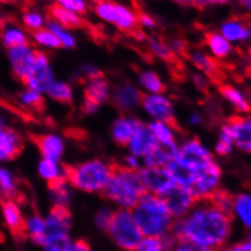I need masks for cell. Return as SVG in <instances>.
Masks as SVG:
<instances>
[{"instance_id": "cell-57", "label": "cell", "mask_w": 251, "mask_h": 251, "mask_svg": "<svg viewBox=\"0 0 251 251\" xmlns=\"http://www.w3.org/2000/svg\"><path fill=\"white\" fill-rule=\"evenodd\" d=\"M201 122V115L198 114H192L191 118H189V123H191V124H199Z\"/></svg>"}, {"instance_id": "cell-33", "label": "cell", "mask_w": 251, "mask_h": 251, "mask_svg": "<svg viewBox=\"0 0 251 251\" xmlns=\"http://www.w3.org/2000/svg\"><path fill=\"white\" fill-rule=\"evenodd\" d=\"M45 230V219H43L39 215H32L28 219H25V237L30 238L32 242L37 245H42L43 234Z\"/></svg>"}, {"instance_id": "cell-45", "label": "cell", "mask_w": 251, "mask_h": 251, "mask_svg": "<svg viewBox=\"0 0 251 251\" xmlns=\"http://www.w3.org/2000/svg\"><path fill=\"white\" fill-rule=\"evenodd\" d=\"M233 137L232 132H230L229 127L227 126V124H225L221 129V134H220L219 141L216 143V147H215V151L219 155H227L232 152L233 148Z\"/></svg>"}, {"instance_id": "cell-3", "label": "cell", "mask_w": 251, "mask_h": 251, "mask_svg": "<svg viewBox=\"0 0 251 251\" xmlns=\"http://www.w3.org/2000/svg\"><path fill=\"white\" fill-rule=\"evenodd\" d=\"M131 211L143 237H164L171 233L174 219L160 197L145 192Z\"/></svg>"}, {"instance_id": "cell-22", "label": "cell", "mask_w": 251, "mask_h": 251, "mask_svg": "<svg viewBox=\"0 0 251 251\" xmlns=\"http://www.w3.org/2000/svg\"><path fill=\"white\" fill-rule=\"evenodd\" d=\"M0 37H1L2 44L7 49L29 44L25 30L10 19H4V17L0 19Z\"/></svg>"}, {"instance_id": "cell-12", "label": "cell", "mask_w": 251, "mask_h": 251, "mask_svg": "<svg viewBox=\"0 0 251 251\" xmlns=\"http://www.w3.org/2000/svg\"><path fill=\"white\" fill-rule=\"evenodd\" d=\"M53 80L52 71L49 63V57L42 51H35V61L28 78L25 80V85L40 94L45 92L49 84Z\"/></svg>"}, {"instance_id": "cell-1", "label": "cell", "mask_w": 251, "mask_h": 251, "mask_svg": "<svg viewBox=\"0 0 251 251\" xmlns=\"http://www.w3.org/2000/svg\"><path fill=\"white\" fill-rule=\"evenodd\" d=\"M232 224L233 215L209 199H203L197 201L188 214L174 220L171 234L177 240H188L211 251H222L232 233Z\"/></svg>"}, {"instance_id": "cell-7", "label": "cell", "mask_w": 251, "mask_h": 251, "mask_svg": "<svg viewBox=\"0 0 251 251\" xmlns=\"http://www.w3.org/2000/svg\"><path fill=\"white\" fill-rule=\"evenodd\" d=\"M176 159L194 173L201 170L211 161H214L211 153L201 145L198 138H191L186 141L181 147H178Z\"/></svg>"}, {"instance_id": "cell-43", "label": "cell", "mask_w": 251, "mask_h": 251, "mask_svg": "<svg viewBox=\"0 0 251 251\" xmlns=\"http://www.w3.org/2000/svg\"><path fill=\"white\" fill-rule=\"evenodd\" d=\"M38 170H39L40 176H42L44 180L48 181L49 183L57 180V178H60L61 176H62V171H60V168H58L57 165V161L43 159L39 163Z\"/></svg>"}, {"instance_id": "cell-39", "label": "cell", "mask_w": 251, "mask_h": 251, "mask_svg": "<svg viewBox=\"0 0 251 251\" xmlns=\"http://www.w3.org/2000/svg\"><path fill=\"white\" fill-rule=\"evenodd\" d=\"M20 100L25 106L29 107L35 112H44L45 109V100L40 92L32 90V89H25L20 95Z\"/></svg>"}, {"instance_id": "cell-47", "label": "cell", "mask_w": 251, "mask_h": 251, "mask_svg": "<svg viewBox=\"0 0 251 251\" xmlns=\"http://www.w3.org/2000/svg\"><path fill=\"white\" fill-rule=\"evenodd\" d=\"M58 4L65 7V9L69 10V11L79 15V16L85 15L88 12L85 0H61V1H58Z\"/></svg>"}, {"instance_id": "cell-6", "label": "cell", "mask_w": 251, "mask_h": 251, "mask_svg": "<svg viewBox=\"0 0 251 251\" xmlns=\"http://www.w3.org/2000/svg\"><path fill=\"white\" fill-rule=\"evenodd\" d=\"M141 104L155 122L169 124L174 130L180 129L174 114L173 103L168 97L157 94H142Z\"/></svg>"}, {"instance_id": "cell-11", "label": "cell", "mask_w": 251, "mask_h": 251, "mask_svg": "<svg viewBox=\"0 0 251 251\" xmlns=\"http://www.w3.org/2000/svg\"><path fill=\"white\" fill-rule=\"evenodd\" d=\"M69 229H71V211L68 206L53 204L50 214L45 219V230L40 247H43V244L48 240L68 237Z\"/></svg>"}, {"instance_id": "cell-42", "label": "cell", "mask_w": 251, "mask_h": 251, "mask_svg": "<svg viewBox=\"0 0 251 251\" xmlns=\"http://www.w3.org/2000/svg\"><path fill=\"white\" fill-rule=\"evenodd\" d=\"M33 39L37 44L45 46V48L50 49H60L62 48L60 39L51 32L48 28H42V29L37 30L33 33Z\"/></svg>"}, {"instance_id": "cell-58", "label": "cell", "mask_w": 251, "mask_h": 251, "mask_svg": "<svg viewBox=\"0 0 251 251\" xmlns=\"http://www.w3.org/2000/svg\"><path fill=\"white\" fill-rule=\"evenodd\" d=\"M239 1V4L242 5L244 9H247L248 11L251 12V0H238Z\"/></svg>"}, {"instance_id": "cell-40", "label": "cell", "mask_w": 251, "mask_h": 251, "mask_svg": "<svg viewBox=\"0 0 251 251\" xmlns=\"http://www.w3.org/2000/svg\"><path fill=\"white\" fill-rule=\"evenodd\" d=\"M22 22L25 29L34 33L44 27L45 20L43 17V15L39 14V12L34 11V10L29 9V7H25L23 9Z\"/></svg>"}, {"instance_id": "cell-21", "label": "cell", "mask_w": 251, "mask_h": 251, "mask_svg": "<svg viewBox=\"0 0 251 251\" xmlns=\"http://www.w3.org/2000/svg\"><path fill=\"white\" fill-rule=\"evenodd\" d=\"M178 146L176 142L159 143L143 157L146 166H166L171 160L177 157Z\"/></svg>"}, {"instance_id": "cell-36", "label": "cell", "mask_w": 251, "mask_h": 251, "mask_svg": "<svg viewBox=\"0 0 251 251\" xmlns=\"http://www.w3.org/2000/svg\"><path fill=\"white\" fill-rule=\"evenodd\" d=\"M45 94L61 103H71L73 100V91H72L71 86L63 81L55 80V79L49 84Z\"/></svg>"}, {"instance_id": "cell-32", "label": "cell", "mask_w": 251, "mask_h": 251, "mask_svg": "<svg viewBox=\"0 0 251 251\" xmlns=\"http://www.w3.org/2000/svg\"><path fill=\"white\" fill-rule=\"evenodd\" d=\"M19 187L14 174L6 168L0 166V196L1 199L16 201L19 197Z\"/></svg>"}, {"instance_id": "cell-51", "label": "cell", "mask_w": 251, "mask_h": 251, "mask_svg": "<svg viewBox=\"0 0 251 251\" xmlns=\"http://www.w3.org/2000/svg\"><path fill=\"white\" fill-rule=\"evenodd\" d=\"M79 74H80V76H85L86 80L101 78V76H103L102 72L100 71L99 68L94 67V66H84V67L81 68V73H79Z\"/></svg>"}, {"instance_id": "cell-50", "label": "cell", "mask_w": 251, "mask_h": 251, "mask_svg": "<svg viewBox=\"0 0 251 251\" xmlns=\"http://www.w3.org/2000/svg\"><path fill=\"white\" fill-rule=\"evenodd\" d=\"M136 16H137V21L138 25H143V27H148V28H153L155 25V21L153 17H151L150 15L146 14L145 11H142L141 9L136 7Z\"/></svg>"}, {"instance_id": "cell-26", "label": "cell", "mask_w": 251, "mask_h": 251, "mask_svg": "<svg viewBox=\"0 0 251 251\" xmlns=\"http://www.w3.org/2000/svg\"><path fill=\"white\" fill-rule=\"evenodd\" d=\"M137 123L138 120L126 117H122L115 120L113 126H112V137L115 143L120 146L129 145L135 129H136Z\"/></svg>"}, {"instance_id": "cell-53", "label": "cell", "mask_w": 251, "mask_h": 251, "mask_svg": "<svg viewBox=\"0 0 251 251\" xmlns=\"http://www.w3.org/2000/svg\"><path fill=\"white\" fill-rule=\"evenodd\" d=\"M69 251H92V249L88 242L79 239V240H74V242H72Z\"/></svg>"}, {"instance_id": "cell-29", "label": "cell", "mask_w": 251, "mask_h": 251, "mask_svg": "<svg viewBox=\"0 0 251 251\" xmlns=\"http://www.w3.org/2000/svg\"><path fill=\"white\" fill-rule=\"evenodd\" d=\"M220 94L237 109L240 113H249L251 111V104L247 97L242 94L237 88L229 85V84H220Z\"/></svg>"}, {"instance_id": "cell-13", "label": "cell", "mask_w": 251, "mask_h": 251, "mask_svg": "<svg viewBox=\"0 0 251 251\" xmlns=\"http://www.w3.org/2000/svg\"><path fill=\"white\" fill-rule=\"evenodd\" d=\"M35 51L29 44L9 49V58L15 76L22 83L29 75L35 61Z\"/></svg>"}, {"instance_id": "cell-10", "label": "cell", "mask_w": 251, "mask_h": 251, "mask_svg": "<svg viewBox=\"0 0 251 251\" xmlns=\"http://www.w3.org/2000/svg\"><path fill=\"white\" fill-rule=\"evenodd\" d=\"M160 199L174 220H178L188 214L197 203L196 198L188 188L177 186V184L161 194Z\"/></svg>"}, {"instance_id": "cell-5", "label": "cell", "mask_w": 251, "mask_h": 251, "mask_svg": "<svg viewBox=\"0 0 251 251\" xmlns=\"http://www.w3.org/2000/svg\"><path fill=\"white\" fill-rule=\"evenodd\" d=\"M107 234L119 249L134 251L143 238L131 210L119 209L113 211Z\"/></svg>"}, {"instance_id": "cell-56", "label": "cell", "mask_w": 251, "mask_h": 251, "mask_svg": "<svg viewBox=\"0 0 251 251\" xmlns=\"http://www.w3.org/2000/svg\"><path fill=\"white\" fill-rule=\"evenodd\" d=\"M0 2L2 4H22L23 9H25V7H29L32 0H0Z\"/></svg>"}, {"instance_id": "cell-27", "label": "cell", "mask_w": 251, "mask_h": 251, "mask_svg": "<svg viewBox=\"0 0 251 251\" xmlns=\"http://www.w3.org/2000/svg\"><path fill=\"white\" fill-rule=\"evenodd\" d=\"M165 168L168 169L171 177L174 178V181H175V183L177 186L184 187V188L188 189L191 188L192 184L194 182V177H196V173L193 170L184 166L176 158L174 160H171Z\"/></svg>"}, {"instance_id": "cell-54", "label": "cell", "mask_w": 251, "mask_h": 251, "mask_svg": "<svg viewBox=\"0 0 251 251\" xmlns=\"http://www.w3.org/2000/svg\"><path fill=\"white\" fill-rule=\"evenodd\" d=\"M183 5H188V6H194L197 9H203L207 5L206 0H183Z\"/></svg>"}, {"instance_id": "cell-17", "label": "cell", "mask_w": 251, "mask_h": 251, "mask_svg": "<svg viewBox=\"0 0 251 251\" xmlns=\"http://www.w3.org/2000/svg\"><path fill=\"white\" fill-rule=\"evenodd\" d=\"M22 150L23 142L19 132L7 126L0 129V163L17 158Z\"/></svg>"}, {"instance_id": "cell-46", "label": "cell", "mask_w": 251, "mask_h": 251, "mask_svg": "<svg viewBox=\"0 0 251 251\" xmlns=\"http://www.w3.org/2000/svg\"><path fill=\"white\" fill-rule=\"evenodd\" d=\"M71 244L72 240L68 235V237H61L48 240L43 244L42 248L43 251H69Z\"/></svg>"}, {"instance_id": "cell-38", "label": "cell", "mask_w": 251, "mask_h": 251, "mask_svg": "<svg viewBox=\"0 0 251 251\" xmlns=\"http://www.w3.org/2000/svg\"><path fill=\"white\" fill-rule=\"evenodd\" d=\"M148 126H150L153 136L155 137V140H157L159 143L176 142L175 134H174L175 130H174L169 124H165V123L163 122H155L154 120V122L151 123Z\"/></svg>"}, {"instance_id": "cell-64", "label": "cell", "mask_w": 251, "mask_h": 251, "mask_svg": "<svg viewBox=\"0 0 251 251\" xmlns=\"http://www.w3.org/2000/svg\"><path fill=\"white\" fill-rule=\"evenodd\" d=\"M249 22H250V25H251V19H249Z\"/></svg>"}, {"instance_id": "cell-8", "label": "cell", "mask_w": 251, "mask_h": 251, "mask_svg": "<svg viewBox=\"0 0 251 251\" xmlns=\"http://www.w3.org/2000/svg\"><path fill=\"white\" fill-rule=\"evenodd\" d=\"M220 180H221V168L214 160L204 169L197 171L194 182L189 191L192 192L197 201H203L219 188Z\"/></svg>"}, {"instance_id": "cell-18", "label": "cell", "mask_w": 251, "mask_h": 251, "mask_svg": "<svg viewBox=\"0 0 251 251\" xmlns=\"http://www.w3.org/2000/svg\"><path fill=\"white\" fill-rule=\"evenodd\" d=\"M30 138L35 146L38 147L39 152L42 153L43 159L58 161L63 154L65 151V145L61 137L56 135L48 134V135H32Z\"/></svg>"}, {"instance_id": "cell-14", "label": "cell", "mask_w": 251, "mask_h": 251, "mask_svg": "<svg viewBox=\"0 0 251 251\" xmlns=\"http://www.w3.org/2000/svg\"><path fill=\"white\" fill-rule=\"evenodd\" d=\"M226 124L232 132L235 147L244 153H251V118L233 115Z\"/></svg>"}, {"instance_id": "cell-62", "label": "cell", "mask_w": 251, "mask_h": 251, "mask_svg": "<svg viewBox=\"0 0 251 251\" xmlns=\"http://www.w3.org/2000/svg\"><path fill=\"white\" fill-rule=\"evenodd\" d=\"M175 1H177V2H180V4H183V0H175Z\"/></svg>"}, {"instance_id": "cell-55", "label": "cell", "mask_w": 251, "mask_h": 251, "mask_svg": "<svg viewBox=\"0 0 251 251\" xmlns=\"http://www.w3.org/2000/svg\"><path fill=\"white\" fill-rule=\"evenodd\" d=\"M125 166H127V168L130 169H134V170H137L138 169V160H137V157H135V155H130V157H126L125 158Z\"/></svg>"}, {"instance_id": "cell-2", "label": "cell", "mask_w": 251, "mask_h": 251, "mask_svg": "<svg viewBox=\"0 0 251 251\" xmlns=\"http://www.w3.org/2000/svg\"><path fill=\"white\" fill-rule=\"evenodd\" d=\"M111 169V177L102 193L122 209L132 210L146 192L138 170L118 163H112Z\"/></svg>"}, {"instance_id": "cell-9", "label": "cell", "mask_w": 251, "mask_h": 251, "mask_svg": "<svg viewBox=\"0 0 251 251\" xmlns=\"http://www.w3.org/2000/svg\"><path fill=\"white\" fill-rule=\"evenodd\" d=\"M138 175L145 191L158 197L176 184L165 166H145L138 170Z\"/></svg>"}, {"instance_id": "cell-63", "label": "cell", "mask_w": 251, "mask_h": 251, "mask_svg": "<svg viewBox=\"0 0 251 251\" xmlns=\"http://www.w3.org/2000/svg\"><path fill=\"white\" fill-rule=\"evenodd\" d=\"M248 239H250V240H251V234L249 235V238H248Z\"/></svg>"}, {"instance_id": "cell-30", "label": "cell", "mask_w": 251, "mask_h": 251, "mask_svg": "<svg viewBox=\"0 0 251 251\" xmlns=\"http://www.w3.org/2000/svg\"><path fill=\"white\" fill-rule=\"evenodd\" d=\"M176 240L171 233L164 237H143L134 251H170Z\"/></svg>"}, {"instance_id": "cell-49", "label": "cell", "mask_w": 251, "mask_h": 251, "mask_svg": "<svg viewBox=\"0 0 251 251\" xmlns=\"http://www.w3.org/2000/svg\"><path fill=\"white\" fill-rule=\"evenodd\" d=\"M170 251H211L206 248L199 247L194 243L188 242V240H176L174 247L171 248Z\"/></svg>"}, {"instance_id": "cell-37", "label": "cell", "mask_w": 251, "mask_h": 251, "mask_svg": "<svg viewBox=\"0 0 251 251\" xmlns=\"http://www.w3.org/2000/svg\"><path fill=\"white\" fill-rule=\"evenodd\" d=\"M140 84L145 90L152 94L161 95L166 91V86L160 76L152 71H145L140 74Z\"/></svg>"}, {"instance_id": "cell-59", "label": "cell", "mask_w": 251, "mask_h": 251, "mask_svg": "<svg viewBox=\"0 0 251 251\" xmlns=\"http://www.w3.org/2000/svg\"><path fill=\"white\" fill-rule=\"evenodd\" d=\"M230 0H206L207 4H215V5H222L226 4V2H229Z\"/></svg>"}, {"instance_id": "cell-44", "label": "cell", "mask_w": 251, "mask_h": 251, "mask_svg": "<svg viewBox=\"0 0 251 251\" xmlns=\"http://www.w3.org/2000/svg\"><path fill=\"white\" fill-rule=\"evenodd\" d=\"M95 11L100 19L114 25L115 20H117V2L103 0L95 5Z\"/></svg>"}, {"instance_id": "cell-31", "label": "cell", "mask_w": 251, "mask_h": 251, "mask_svg": "<svg viewBox=\"0 0 251 251\" xmlns=\"http://www.w3.org/2000/svg\"><path fill=\"white\" fill-rule=\"evenodd\" d=\"M233 216L237 217L247 228L251 229V196L247 193L233 197Z\"/></svg>"}, {"instance_id": "cell-25", "label": "cell", "mask_w": 251, "mask_h": 251, "mask_svg": "<svg viewBox=\"0 0 251 251\" xmlns=\"http://www.w3.org/2000/svg\"><path fill=\"white\" fill-rule=\"evenodd\" d=\"M142 92H140L134 85L124 84L115 89L113 95L114 104L122 111H129L141 103Z\"/></svg>"}, {"instance_id": "cell-28", "label": "cell", "mask_w": 251, "mask_h": 251, "mask_svg": "<svg viewBox=\"0 0 251 251\" xmlns=\"http://www.w3.org/2000/svg\"><path fill=\"white\" fill-rule=\"evenodd\" d=\"M204 40L214 57L226 58L232 52V45L226 38L222 37L221 33L207 32L204 35Z\"/></svg>"}, {"instance_id": "cell-61", "label": "cell", "mask_w": 251, "mask_h": 251, "mask_svg": "<svg viewBox=\"0 0 251 251\" xmlns=\"http://www.w3.org/2000/svg\"><path fill=\"white\" fill-rule=\"evenodd\" d=\"M91 1H94V2H95V4H99V2L103 1V0H91Z\"/></svg>"}, {"instance_id": "cell-16", "label": "cell", "mask_w": 251, "mask_h": 251, "mask_svg": "<svg viewBox=\"0 0 251 251\" xmlns=\"http://www.w3.org/2000/svg\"><path fill=\"white\" fill-rule=\"evenodd\" d=\"M0 205H1V212L2 216H4L5 225H6L10 232L15 237H25V219H23V215L21 210H20L19 204L16 203V201L1 199L0 201Z\"/></svg>"}, {"instance_id": "cell-19", "label": "cell", "mask_w": 251, "mask_h": 251, "mask_svg": "<svg viewBox=\"0 0 251 251\" xmlns=\"http://www.w3.org/2000/svg\"><path fill=\"white\" fill-rule=\"evenodd\" d=\"M48 15L51 20L60 23L66 29H91V25L79 15L69 11L60 4H53L48 7ZM92 30V29H91Z\"/></svg>"}, {"instance_id": "cell-35", "label": "cell", "mask_w": 251, "mask_h": 251, "mask_svg": "<svg viewBox=\"0 0 251 251\" xmlns=\"http://www.w3.org/2000/svg\"><path fill=\"white\" fill-rule=\"evenodd\" d=\"M148 44H150L151 52L157 56L158 58L168 63H171V65H178L177 55L171 50L170 46L166 44L165 42H163L159 38H151L148 40Z\"/></svg>"}, {"instance_id": "cell-52", "label": "cell", "mask_w": 251, "mask_h": 251, "mask_svg": "<svg viewBox=\"0 0 251 251\" xmlns=\"http://www.w3.org/2000/svg\"><path fill=\"white\" fill-rule=\"evenodd\" d=\"M222 251H251V240L245 239L243 242L235 243V244L225 248Z\"/></svg>"}, {"instance_id": "cell-24", "label": "cell", "mask_w": 251, "mask_h": 251, "mask_svg": "<svg viewBox=\"0 0 251 251\" xmlns=\"http://www.w3.org/2000/svg\"><path fill=\"white\" fill-rule=\"evenodd\" d=\"M109 94H111L109 84L107 83V80L103 76H101V78L86 80L83 100H86V101L91 102V103L100 107L101 103L107 101V99L109 97Z\"/></svg>"}, {"instance_id": "cell-23", "label": "cell", "mask_w": 251, "mask_h": 251, "mask_svg": "<svg viewBox=\"0 0 251 251\" xmlns=\"http://www.w3.org/2000/svg\"><path fill=\"white\" fill-rule=\"evenodd\" d=\"M187 57L191 60V62L193 63L197 68L201 69V72H204L212 81L221 83L222 78H224V73H222V69L220 67L219 62H217L214 57L205 55V53L201 52V51L187 52Z\"/></svg>"}, {"instance_id": "cell-34", "label": "cell", "mask_w": 251, "mask_h": 251, "mask_svg": "<svg viewBox=\"0 0 251 251\" xmlns=\"http://www.w3.org/2000/svg\"><path fill=\"white\" fill-rule=\"evenodd\" d=\"M49 189H50L51 199H52L53 204L68 206V201L71 199V192H69V183L63 177V175L57 180L49 183Z\"/></svg>"}, {"instance_id": "cell-20", "label": "cell", "mask_w": 251, "mask_h": 251, "mask_svg": "<svg viewBox=\"0 0 251 251\" xmlns=\"http://www.w3.org/2000/svg\"><path fill=\"white\" fill-rule=\"evenodd\" d=\"M221 35L229 43H244L251 38V25L249 20L232 17L221 27Z\"/></svg>"}, {"instance_id": "cell-15", "label": "cell", "mask_w": 251, "mask_h": 251, "mask_svg": "<svg viewBox=\"0 0 251 251\" xmlns=\"http://www.w3.org/2000/svg\"><path fill=\"white\" fill-rule=\"evenodd\" d=\"M158 141L153 136L150 126L138 120L136 129H135L134 135H132L127 147H129L131 154L138 158L147 155L155 147Z\"/></svg>"}, {"instance_id": "cell-41", "label": "cell", "mask_w": 251, "mask_h": 251, "mask_svg": "<svg viewBox=\"0 0 251 251\" xmlns=\"http://www.w3.org/2000/svg\"><path fill=\"white\" fill-rule=\"evenodd\" d=\"M48 29H50L51 32L60 39L62 48L73 49L74 46H75V39H74L73 35H72L65 27H62L60 23L55 22L53 20H49Z\"/></svg>"}, {"instance_id": "cell-4", "label": "cell", "mask_w": 251, "mask_h": 251, "mask_svg": "<svg viewBox=\"0 0 251 251\" xmlns=\"http://www.w3.org/2000/svg\"><path fill=\"white\" fill-rule=\"evenodd\" d=\"M111 164L97 159L62 168V175L69 186L86 193H100L103 191L111 177Z\"/></svg>"}, {"instance_id": "cell-48", "label": "cell", "mask_w": 251, "mask_h": 251, "mask_svg": "<svg viewBox=\"0 0 251 251\" xmlns=\"http://www.w3.org/2000/svg\"><path fill=\"white\" fill-rule=\"evenodd\" d=\"M112 215H113V211L107 209V207L100 210L96 214V216H95V224H96L97 228L103 230V232H107V228H108L109 224H111Z\"/></svg>"}, {"instance_id": "cell-60", "label": "cell", "mask_w": 251, "mask_h": 251, "mask_svg": "<svg viewBox=\"0 0 251 251\" xmlns=\"http://www.w3.org/2000/svg\"><path fill=\"white\" fill-rule=\"evenodd\" d=\"M5 126H6V125H5L4 119H2V118L0 117V129H2V127H5Z\"/></svg>"}]
</instances>
